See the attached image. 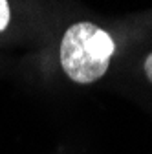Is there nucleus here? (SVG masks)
Returning a JSON list of instances; mask_svg holds the SVG:
<instances>
[{"instance_id":"obj_3","label":"nucleus","mask_w":152,"mask_h":154,"mask_svg":"<svg viewBox=\"0 0 152 154\" xmlns=\"http://www.w3.org/2000/svg\"><path fill=\"white\" fill-rule=\"evenodd\" d=\"M143 70H145V75L147 79L152 83V51L145 57V63H143Z\"/></svg>"},{"instance_id":"obj_2","label":"nucleus","mask_w":152,"mask_h":154,"mask_svg":"<svg viewBox=\"0 0 152 154\" xmlns=\"http://www.w3.org/2000/svg\"><path fill=\"white\" fill-rule=\"evenodd\" d=\"M11 20V8L6 0H0V33H2Z\"/></svg>"},{"instance_id":"obj_1","label":"nucleus","mask_w":152,"mask_h":154,"mask_svg":"<svg viewBox=\"0 0 152 154\" xmlns=\"http://www.w3.org/2000/svg\"><path fill=\"white\" fill-rule=\"evenodd\" d=\"M114 53L116 42L110 33L93 22L81 20L64 31L59 59L68 79L77 85H92L106 73Z\"/></svg>"}]
</instances>
